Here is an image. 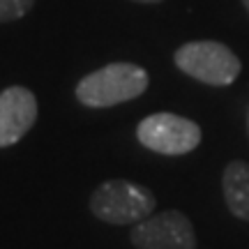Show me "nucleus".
<instances>
[{
  "label": "nucleus",
  "mask_w": 249,
  "mask_h": 249,
  "mask_svg": "<svg viewBox=\"0 0 249 249\" xmlns=\"http://www.w3.org/2000/svg\"><path fill=\"white\" fill-rule=\"evenodd\" d=\"M150 86L148 71L134 62H111L76 83V99L88 108H108L141 97Z\"/></svg>",
  "instance_id": "1"
},
{
  "label": "nucleus",
  "mask_w": 249,
  "mask_h": 249,
  "mask_svg": "<svg viewBox=\"0 0 249 249\" xmlns=\"http://www.w3.org/2000/svg\"><path fill=\"white\" fill-rule=\"evenodd\" d=\"M88 208L99 222L111 226H134L155 213L157 198L148 187L116 178L95 187Z\"/></svg>",
  "instance_id": "2"
},
{
  "label": "nucleus",
  "mask_w": 249,
  "mask_h": 249,
  "mask_svg": "<svg viewBox=\"0 0 249 249\" xmlns=\"http://www.w3.org/2000/svg\"><path fill=\"white\" fill-rule=\"evenodd\" d=\"M173 62L187 76L208 86H231L242 70L240 58L214 39L187 42L173 53Z\"/></svg>",
  "instance_id": "3"
},
{
  "label": "nucleus",
  "mask_w": 249,
  "mask_h": 249,
  "mask_svg": "<svg viewBox=\"0 0 249 249\" xmlns=\"http://www.w3.org/2000/svg\"><path fill=\"white\" fill-rule=\"evenodd\" d=\"M136 139L143 148L152 152L178 157V155L196 150L203 134L194 120L182 118L178 113L161 111V113H152V116L143 118L136 127Z\"/></svg>",
  "instance_id": "4"
},
{
  "label": "nucleus",
  "mask_w": 249,
  "mask_h": 249,
  "mask_svg": "<svg viewBox=\"0 0 249 249\" xmlns=\"http://www.w3.org/2000/svg\"><path fill=\"white\" fill-rule=\"evenodd\" d=\"M129 242L136 249H196V231L185 213L164 210L134 224Z\"/></svg>",
  "instance_id": "5"
},
{
  "label": "nucleus",
  "mask_w": 249,
  "mask_h": 249,
  "mask_svg": "<svg viewBox=\"0 0 249 249\" xmlns=\"http://www.w3.org/2000/svg\"><path fill=\"white\" fill-rule=\"evenodd\" d=\"M37 97L26 86H9L0 92V148H9L37 123Z\"/></svg>",
  "instance_id": "6"
},
{
  "label": "nucleus",
  "mask_w": 249,
  "mask_h": 249,
  "mask_svg": "<svg viewBox=\"0 0 249 249\" xmlns=\"http://www.w3.org/2000/svg\"><path fill=\"white\" fill-rule=\"evenodd\" d=\"M222 194L233 217L249 222V161L233 160L222 173Z\"/></svg>",
  "instance_id": "7"
},
{
  "label": "nucleus",
  "mask_w": 249,
  "mask_h": 249,
  "mask_svg": "<svg viewBox=\"0 0 249 249\" xmlns=\"http://www.w3.org/2000/svg\"><path fill=\"white\" fill-rule=\"evenodd\" d=\"M35 7V0H0V23H12L26 17Z\"/></svg>",
  "instance_id": "8"
},
{
  "label": "nucleus",
  "mask_w": 249,
  "mask_h": 249,
  "mask_svg": "<svg viewBox=\"0 0 249 249\" xmlns=\"http://www.w3.org/2000/svg\"><path fill=\"white\" fill-rule=\"evenodd\" d=\"M132 2H143V5H155V2H161V0H132Z\"/></svg>",
  "instance_id": "9"
},
{
  "label": "nucleus",
  "mask_w": 249,
  "mask_h": 249,
  "mask_svg": "<svg viewBox=\"0 0 249 249\" xmlns=\"http://www.w3.org/2000/svg\"><path fill=\"white\" fill-rule=\"evenodd\" d=\"M242 5H245V9L249 12V0H242Z\"/></svg>",
  "instance_id": "10"
},
{
  "label": "nucleus",
  "mask_w": 249,
  "mask_h": 249,
  "mask_svg": "<svg viewBox=\"0 0 249 249\" xmlns=\"http://www.w3.org/2000/svg\"><path fill=\"white\" fill-rule=\"evenodd\" d=\"M247 123H249V118H247Z\"/></svg>",
  "instance_id": "11"
}]
</instances>
